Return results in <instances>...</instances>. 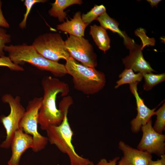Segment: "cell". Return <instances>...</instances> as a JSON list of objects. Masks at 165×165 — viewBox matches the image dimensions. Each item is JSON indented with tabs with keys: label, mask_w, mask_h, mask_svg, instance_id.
<instances>
[{
	"label": "cell",
	"mask_w": 165,
	"mask_h": 165,
	"mask_svg": "<svg viewBox=\"0 0 165 165\" xmlns=\"http://www.w3.org/2000/svg\"><path fill=\"white\" fill-rule=\"evenodd\" d=\"M44 91L42 104L38 116V124L41 129L46 130L50 126H57L64 118L63 113L56 106L57 95L67 96L69 91L68 85L56 78L45 76L42 81Z\"/></svg>",
	"instance_id": "cell-1"
},
{
	"label": "cell",
	"mask_w": 165,
	"mask_h": 165,
	"mask_svg": "<svg viewBox=\"0 0 165 165\" xmlns=\"http://www.w3.org/2000/svg\"><path fill=\"white\" fill-rule=\"evenodd\" d=\"M70 105L67 103L61 104L59 109L64 114L62 121L57 126H50L46 130L48 141L55 145L61 152L68 156L71 165H94L93 162L79 156L75 152L72 143L73 132L68 118Z\"/></svg>",
	"instance_id": "cell-2"
},
{
	"label": "cell",
	"mask_w": 165,
	"mask_h": 165,
	"mask_svg": "<svg viewBox=\"0 0 165 165\" xmlns=\"http://www.w3.org/2000/svg\"><path fill=\"white\" fill-rule=\"evenodd\" d=\"M4 51L14 64H31L42 71L49 72L55 76L61 77L67 74L65 65L50 61L38 53L34 46L25 43L21 45H6Z\"/></svg>",
	"instance_id": "cell-3"
},
{
	"label": "cell",
	"mask_w": 165,
	"mask_h": 165,
	"mask_svg": "<svg viewBox=\"0 0 165 165\" xmlns=\"http://www.w3.org/2000/svg\"><path fill=\"white\" fill-rule=\"evenodd\" d=\"M66 61L67 74L72 76L76 90L86 95H92L104 87L106 81L103 72L80 64L70 56Z\"/></svg>",
	"instance_id": "cell-4"
},
{
	"label": "cell",
	"mask_w": 165,
	"mask_h": 165,
	"mask_svg": "<svg viewBox=\"0 0 165 165\" xmlns=\"http://www.w3.org/2000/svg\"><path fill=\"white\" fill-rule=\"evenodd\" d=\"M42 97H35L28 102L25 112L21 119L19 128L31 135L33 139V152H37L44 149L48 142L47 137L38 131V116Z\"/></svg>",
	"instance_id": "cell-5"
},
{
	"label": "cell",
	"mask_w": 165,
	"mask_h": 165,
	"mask_svg": "<svg viewBox=\"0 0 165 165\" xmlns=\"http://www.w3.org/2000/svg\"><path fill=\"white\" fill-rule=\"evenodd\" d=\"M33 46L37 52L45 58L58 62L61 59L67 60L70 57L65 41L59 33H47L34 39Z\"/></svg>",
	"instance_id": "cell-6"
},
{
	"label": "cell",
	"mask_w": 165,
	"mask_h": 165,
	"mask_svg": "<svg viewBox=\"0 0 165 165\" xmlns=\"http://www.w3.org/2000/svg\"><path fill=\"white\" fill-rule=\"evenodd\" d=\"M2 100L8 104L10 108L9 114L7 116L2 115L0 117V121L5 129L6 137L0 145L2 148H8L11 144L15 131L19 128V123L26 110L21 103L19 96H13L10 94L3 95Z\"/></svg>",
	"instance_id": "cell-7"
},
{
	"label": "cell",
	"mask_w": 165,
	"mask_h": 165,
	"mask_svg": "<svg viewBox=\"0 0 165 165\" xmlns=\"http://www.w3.org/2000/svg\"><path fill=\"white\" fill-rule=\"evenodd\" d=\"M65 44L70 56L75 60L90 67L95 68L97 66V55L88 39L70 35Z\"/></svg>",
	"instance_id": "cell-8"
},
{
	"label": "cell",
	"mask_w": 165,
	"mask_h": 165,
	"mask_svg": "<svg viewBox=\"0 0 165 165\" xmlns=\"http://www.w3.org/2000/svg\"><path fill=\"white\" fill-rule=\"evenodd\" d=\"M151 119L141 128L143 134L137 146L138 149L154 154L159 157L165 152V135L156 132L153 128Z\"/></svg>",
	"instance_id": "cell-9"
},
{
	"label": "cell",
	"mask_w": 165,
	"mask_h": 165,
	"mask_svg": "<svg viewBox=\"0 0 165 165\" xmlns=\"http://www.w3.org/2000/svg\"><path fill=\"white\" fill-rule=\"evenodd\" d=\"M129 50V55L122 59L125 68L130 69L135 72L142 74L155 72L148 62L144 59L142 45H139L131 38L125 45Z\"/></svg>",
	"instance_id": "cell-10"
},
{
	"label": "cell",
	"mask_w": 165,
	"mask_h": 165,
	"mask_svg": "<svg viewBox=\"0 0 165 165\" xmlns=\"http://www.w3.org/2000/svg\"><path fill=\"white\" fill-rule=\"evenodd\" d=\"M138 83L130 85V89L135 97L137 105V114L136 116L130 122L132 132L137 134L141 130L143 126L145 125L155 115L156 108L150 109L145 104L144 100L139 96L138 92L137 86Z\"/></svg>",
	"instance_id": "cell-11"
},
{
	"label": "cell",
	"mask_w": 165,
	"mask_h": 165,
	"mask_svg": "<svg viewBox=\"0 0 165 165\" xmlns=\"http://www.w3.org/2000/svg\"><path fill=\"white\" fill-rule=\"evenodd\" d=\"M32 147V136L18 128L14 133L11 144L12 155L8 161V165H19L22 155Z\"/></svg>",
	"instance_id": "cell-12"
},
{
	"label": "cell",
	"mask_w": 165,
	"mask_h": 165,
	"mask_svg": "<svg viewBox=\"0 0 165 165\" xmlns=\"http://www.w3.org/2000/svg\"><path fill=\"white\" fill-rule=\"evenodd\" d=\"M118 145L123 156L117 165H148L152 160V154L134 148L122 141H119Z\"/></svg>",
	"instance_id": "cell-13"
},
{
	"label": "cell",
	"mask_w": 165,
	"mask_h": 165,
	"mask_svg": "<svg viewBox=\"0 0 165 165\" xmlns=\"http://www.w3.org/2000/svg\"><path fill=\"white\" fill-rule=\"evenodd\" d=\"M81 12H76L72 18L69 20L67 18L66 21L57 26V29L62 31L65 32L78 37H84L85 30L87 27L83 21Z\"/></svg>",
	"instance_id": "cell-14"
},
{
	"label": "cell",
	"mask_w": 165,
	"mask_h": 165,
	"mask_svg": "<svg viewBox=\"0 0 165 165\" xmlns=\"http://www.w3.org/2000/svg\"><path fill=\"white\" fill-rule=\"evenodd\" d=\"M82 3V0H56L50 4L52 7L49 10L48 13L50 16L57 18L59 22H63L64 19L67 18L66 12L64 10L72 5H80Z\"/></svg>",
	"instance_id": "cell-15"
},
{
	"label": "cell",
	"mask_w": 165,
	"mask_h": 165,
	"mask_svg": "<svg viewBox=\"0 0 165 165\" xmlns=\"http://www.w3.org/2000/svg\"><path fill=\"white\" fill-rule=\"evenodd\" d=\"M90 34L98 48L105 53L110 47V39L106 30L94 24L90 26Z\"/></svg>",
	"instance_id": "cell-16"
},
{
	"label": "cell",
	"mask_w": 165,
	"mask_h": 165,
	"mask_svg": "<svg viewBox=\"0 0 165 165\" xmlns=\"http://www.w3.org/2000/svg\"><path fill=\"white\" fill-rule=\"evenodd\" d=\"M96 20L99 22L100 26L106 30L109 29L123 37L124 43L126 42L129 38V37L125 32L121 31L119 28V23L114 19L111 17L106 12L98 17Z\"/></svg>",
	"instance_id": "cell-17"
},
{
	"label": "cell",
	"mask_w": 165,
	"mask_h": 165,
	"mask_svg": "<svg viewBox=\"0 0 165 165\" xmlns=\"http://www.w3.org/2000/svg\"><path fill=\"white\" fill-rule=\"evenodd\" d=\"M119 78L120 79L116 82L115 88L124 84H129L130 85L138 83L141 81L143 76L141 73L135 74L132 69L125 68L119 75Z\"/></svg>",
	"instance_id": "cell-18"
},
{
	"label": "cell",
	"mask_w": 165,
	"mask_h": 165,
	"mask_svg": "<svg viewBox=\"0 0 165 165\" xmlns=\"http://www.w3.org/2000/svg\"><path fill=\"white\" fill-rule=\"evenodd\" d=\"M145 80L144 89L146 91L151 90L152 88L165 80V74H154L152 72L142 74Z\"/></svg>",
	"instance_id": "cell-19"
},
{
	"label": "cell",
	"mask_w": 165,
	"mask_h": 165,
	"mask_svg": "<svg viewBox=\"0 0 165 165\" xmlns=\"http://www.w3.org/2000/svg\"><path fill=\"white\" fill-rule=\"evenodd\" d=\"M106 12L105 7L103 5H95L93 8L86 14L83 13L81 16L82 20L87 26L101 14Z\"/></svg>",
	"instance_id": "cell-20"
},
{
	"label": "cell",
	"mask_w": 165,
	"mask_h": 165,
	"mask_svg": "<svg viewBox=\"0 0 165 165\" xmlns=\"http://www.w3.org/2000/svg\"><path fill=\"white\" fill-rule=\"evenodd\" d=\"M156 119L153 127V129L160 134H163L165 128V102L159 109L155 112Z\"/></svg>",
	"instance_id": "cell-21"
},
{
	"label": "cell",
	"mask_w": 165,
	"mask_h": 165,
	"mask_svg": "<svg viewBox=\"0 0 165 165\" xmlns=\"http://www.w3.org/2000/svg\"><path fill=\"white\" fill-rule=\"evenodd\" d=\"M47 0H25L24 5L26 7V11L24 15V17L21 22L19 24L20 28L24 29L26 28V22L29 14L33 6L35 4L39 3H44L47 2Z\"/></svg>",
	"instance_id": "cell-22"
},
{
	"label": "cell",
	"mask_w": 165,
	"mask_h": 165,
	"mask_svg": "<svg viewBox=\"0 0 165 165\" xmlns=\"http://www.w3.org/2000/svg\"><path fill=\"white\" fill-rule=\"evenodd\" d=\"M11 41V36L5 28L0 27V57L5 56L4 48L6 44Z\"/></svg>",
	"instance_id": "cell-23"
},
{
	"label": "cell",
	"mask_w": 165,
	"mask_h": 165,
	"mask_svg": "<svg viewBox=\"0 0 165 165\" xmlns=\"http://www.w3.org/2000/svg\"><path fill=\"white\" fill-rule=\"evenodd\" d=\"M0 66L6 67L13 71L23 72L24 71L22 67L14 64L8 56H5L0 57Z\"/></svg>",
	"instance_id": "cell-24"
},
{
	"label": "cell",
	"mask_w": 165,
	"mask_h": 165,
	"mask_svg": "<svg viewBox=\"0 0 165 165\" xmlns=\"http://www.w3.org/2000/svg\"><path fill=\"white\" fill-rule=\"evenodd\" d=\"M2 1L0 0V27L5 28L10 27V25L5 18L2 10Z\"/></svg>",
	"instance_id": "cell-25"
},
{
	"label": "cell",
	"mask_w": 165,
	"mask_h": 165,
	"mask_svg": "<svg viewBox=\"0 0 165 165\" xmlns=\"http://www.w3.org/2000/svg\"><path fill=\"white\" fill-rule=\"evenodd\" d=\"M119 159V157H116L108 162L106 159H102L98 162L96 165H117V162Z\"/></svg>",
	"instance_id": "cell-26"
},
{
	"label": "cell",
	"mask_w": 165,
	"mask_h": 165,
	"mask_svg": "<svg viewBox=\"0 0 165 165\" xmlns=\"http://www.w3.org/2000/svg\"><path fill=\"white\" fill-rule=\"evenodd\" d=\"M160 159L156 161L151 160L148 165H165V154L162 156Z\"/></svg>",
	"instance_id": "cell-27"
},
{
	"label": "cell",
	"mask_w": 165,
	"mask_h": 165,
	"mask_svg": "<svg viewBox=\"0 0 165 165\" xmlns=\"http://www.w3.org/2000/svg\"><path fill=\"white\" fill-rule=\"evenodd\" d=\"M152 8L156 6L161 1V0H147Z\"/></svg>",
	"instance_id": "cell-28"
}]
</instances>
